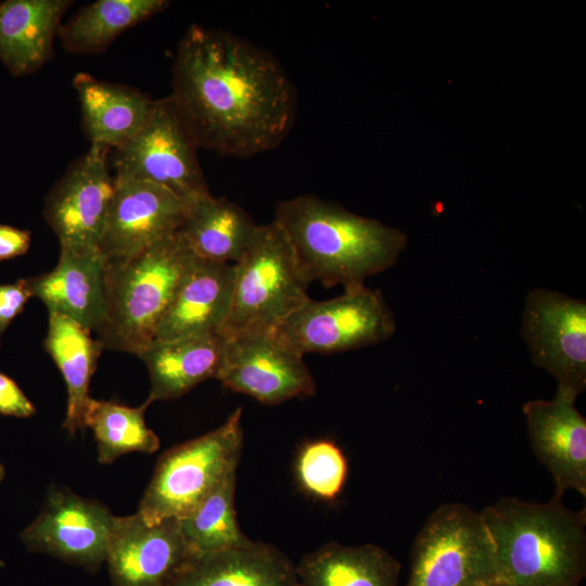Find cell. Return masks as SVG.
Returning <instances> with one entry per match:
<instances>
[{
    "mask_svg": "<svg viewBox=\"0 0 586 586\" xmlns=\"http://www.w3.org/2000/svg\"><path fill=\"white\" fill-rule=\"evenodd\" d=\"M170 98L199 148L238 157L278 146L295 118L293 85L271 54L198 25L178 46Z\"/></svg>",
    "mask_w": 586,
    "mask_h": 586,
    "instance_id": "cell-1",
    "label": "cell"
},
{
    "mask_svg": "<svg viewBox=\"0 0 586 586\" xmlns=\"http://www.w3.org/2000/svg\"><path fill=\"white\" fill-rule=\"evenodd\" d=\"M275 221L285 233L309 284H365L395 265L408 244L399 229L356 215L314 195L281 202Z\"/></svg>",
    "mask_w": 586,
    "mask_h": 586,
    "instance_id": "cell-2",
    "label": "cell"
},
{
    "mask_svg": "<svg viewBox=\"0 0 586 586\" xmlns=\"http://www.w3.org/2000/svg\"><path fill=\"white\" fill-rule=\"evenodd\" d=\"M505 586H581L586 572V512L562 498L505 497L481 511Z\"/></svg>",
    "mask_w": 586,
    "mask_h": 586,
    "instance_id": "cell-3",
    "label": "cell"
},
{
    "mask_svg": "<svg viewBox=\"0 0 586 586\" xmlns=\"http://www.w3.org/2000/svg\"><path fill=\"white\" fill-rule=\"evenodd\" d=\"M196 256L177 232L124 260L105 262L103 348L140 355L152 342Z\"/></svg>",
    "mask_w": 586,
    "mask_h": 586,
    "instance_id": "cell-4",
    "label": "cell"
},
{
    "mask_svg": "<svg viewBox=\"0 0 586 586\" xmlns=\"http://www.w3.org/2000/svg\"><path fill=\"white\" fill-rule=\"evenodd\" d=\"M234 265L231 304L220 331L226 339L275 332L311 298L291 244L273 220L260 225Z\"/></svg>",
    "mask_w": 586,
    "mask_h": 586,
    "instance_id": "cell-5",
    "label": "cell"
},
{
    "mask_svg": "<svg viewBox=\"0 0 586 586\" xmlns=\"http://www.w3.org/2000/svg\"><path fill=\"white\" fill-rule=\"evenodd\" d=\"M241 418L239 407L217 429L164 453L137 512L150 523L180 519L237 471L243 446Z\"/></svg>",
    "mask_w": 586,
    "mask_h": 586,
    "instance_id": "cell-6",
    "label": "cell"
},
{
    "mask_svg": "<svg viewBox=\"0 0 586 586\" xmlns=\"http://www.w3.org/2000/svg\"><path fill=\"white\" fill-rule=\"evenodd\" d=\"M495 584V548L481 512L460 502L441 505L415 538L405 586Z\"/></svg>",
    "mask_w": 586,
    "mask_h": 586,
    "instance_id": "cell-7",
    "label": "cell"
},
{
    "mask_svg": "<svg viewBox=\"0 0 586 586\" xmlns=\"http://www.w3.org/2000/svg\"><path fill=\"white\" fill-rule=\"evenodd\" d=\"M395 330V316L381 291L361 284L344 289V293L334 298L310 300L275 334L304 356L374 345L388 340Z\"/></svg>",
    "mask_w": 586,
    "mask_h": 586,
    "instance_id": "cell-8",
    "label": "cell"
},
{
    "mask_svg": "<svg viewBox=\"0 0 586 586\" xmlns=\"http://www.w3.org/2000/svg\"><path fill=\"white\" fill-rule=\"evenodd\" d=\"M198 148L170 95L154 100L141 129L114 149L115 176L149 181L193 202L209 194Z\"/></svg>",
    "mask_w": 586,
    "mask_h": 586,
    "instance_id": "cell-9",
    "label": "cell"
},
{
    "mask_svg": "<svg viewBox=\"0 0 586 586\" xmlns=\"http://www.w3.org/2000/svg\"><path fill=\"white\" fill-rule=\"evenodd\" d=\"M521 337L535 366L550 373L557 391L575 398L586 388V302L558 291L531 290Z\"/></svg>",
    "mask_w": 586,
    "mask_h": 586,
    "instance_id": "cell-10",
    "label": "cell"
},
{
    "mask_svg": "<svg viewBox=\"0 0 586 586\" xmlns=\"http://www.w3.org/2000/svg\"><path fill=\"white\" fill-rule=\"evenodd\" d=\"M116 517L101 502L53 487L35 521L21 534L30 552H40L87 571L106 560Z\"/></svg>",
    "mask_w": 586,
    "mask_h": 586,
    "instance_id": "cell-11",
    "label": "cell"
},
{
    "mask_svg": "<svg viewBox=\"0 0 586 586\" xmlns=\"http://www.w3.org/2000/svg\"><path fill=\"white\" fill-rule=\"evenodd\" d=\"M216 379L230 391L265 405L316 393V382L304 356L282 343L275 332L226 339Z\"/></svg>",
    "mask_w": 586,
    "mask_h": 586,
    "instance_id": "cell-12",
    "label": "cell"
},
{
    "mask_svg": "<svg viewBox=\"0 0 586 586\" xmlns=\"http://www.w3.org/2000/svg\"><path fill=\"white\" fill-rule=\"evenodd\" d=\"M107 152L91 144L47 195L43 216L61 246L99 249L115 192Z\"/></svg>",
    "mask_w": 586,
    "mask_h": 586,
    "instance_id": "cell-13",
    "label": "cell"
},
{
    "mask_svg": "<svg viewBox=\"0 0 586 586\" xmlns=\"http://www.w3.org/2000/svg\"><path fill=\"white\" fill-rule=\"evenodd\" d=\"M114 178L115 192L99 245L105 262L128 259L175 233L192 203L149 181Z\"/></svg>",
    "mask_w": 586,
    "mask_h": 586,
    "instance_id": "cell-14",
    "label": "cell"
},
{
    "mask_svg": "<svg viewBox=\"0 0 586 586\" xmlns=\"http://www.w3.org/2000/svg\"><path fill=\"white\" fill-rule=\"evenodd\" d=\"M189 557L178 519L116 517L106 560L113 586H165Z\"/></svg>",
    "mask_w": 586,
    "mask_h": 586,
    "instance_id": "cell-15",
    "label": "cell"
},
{
    "mask_svg": "<svg viewBox=\"0 0 586 586\" xmlns=\"http://www.w3.org/2000/svg\"><path fill=\"white\" fill-rule=\"evenodd\" d=\"M575 402L556 391L552 399L523 405L531 448L552 476L558 498L569 489L586 496V419Z\"/></svg>",
    "mask_w": 586,
    "mask_h": 586,
    "instance_id": "cell-16",
    "label": "cell"
},
{
    "mask_svg": "<svg viewBox=\"0 0 586 586\" xmlns=\"http://www.w3.org/2000/svg\"><path fill=\"white\" fill-rule=\"evenodd\" d=\"M104 270L99 249L61 246L56 266L27 282L49 314L67 317L95 333L105 310Z\"/></svg>",
    "mask_w": 586,
    "mask_h": 586,
    "instance_id": "cell-17",
    "label": "cell"
},
{
    "mask_svg": "<svg viewBox=\"0 0 586 586\" xmlns=\"http://www.w3.org/2000/svg\"><path fill=\"white\" fill-rule=\"evenodd\" d=\"M165 586H302L296 566L264 542L187 558Z\"/></svg>",
    "mask_w": 586,
    "mask_h": 586,
    "instance_id": "cell-18",
    "label": "cell"
},
{
    "mask_svg": "<svg viewBox=\"0 0 586 586\" xmlns=\"http://www.w3.org/2000/svg\"><path fill=\"white\" fill-rule=\"evenodd\" d=\"M234 265L195 257L162 318L153 342L220 333L229 314Z\"/></svg>",
    "mask_w": 586,
    "mask_h": 586,
    "instance_id": "cell-19",
    "label": "cell"
},
{
    "mask_svg": "<svg viewBox=\"0 0 586 586\" xmlns=\"http://www.w3.org/2000/svg\"><path fill=\"white\" fill-rule=\"evenodd\" d=\"M226 337L220 333L196 334L152 342L140 357L151 381L148 399L181 397L201 382L217 377L222 364Z\"/></svg>",
    "mask_w": 586,
    "mask_h": 586,
    "instance_id": "cell-20",
    "label": "cell"
},
{
    "mask_svg": "<svg viewBox=\"0 0 586 586\" xmlns=\"http://www.w3.org/2000/svg\"><path fill=\"white\" fill-rule=\"evenodd\" d=\"M69 0L0 3V60L14 76L29 75L52 56L53 40Z\"/></svg>",
    "mask_w": 586,
    "mask_h": 586,
    "instance_id": "cell-21",
    "label": "cell"
},
{
    "mask_svg": "<svg viewBox=\"0 0 586 586\" xmlns=\"http://www.w3.org/2000/svg\"><path fill=\"white\" fill-rule=\"evenodd\" d=\"M84 129L91 144L116 149L133 137L146 122L154 100L117 84L99 80L87 73L73 79Z\"/></svg>",
    "mask_w": 586,
    "mask_h": 586,
    "instance_id": "cell-22",
    "label": "cell"
},
{
    "mask_svg": "<svg viewBox=\"0 0 586 586\" xmlns=\"http://www.w3.org/2000/svg\"><path fill=\"white\" fill-rule=\"evenodd\" d=\"M258 226L243 208L209 193L191 203L176 232L198 258L235 264Z\"/></svg>",
    "mask_w": 586,
    "mask_h": 586,
    "instance_id": "cell-23",
    "label": "cell"
},
{
    "mask_svg": "<svg viewBox=\"0 0 586 586\" xmlns=\"http://www.w3.org/2000/svg\"><path fill=\"white\" fill-rule=\"evenodd\" d=\"M295 566L302 586H397L402 565L378 545L329 543Z\"/></svg>",
    "mask_w": 586,
    "mask_h": 586,
    "instance_id": "cell-24",
    "label": "cell"
},
{
    "mask_svg": "<svg viewBox=\"0 0 586 586\" xmlns=\"http://www.w3.org/2000/svg\"><path fill=\"white\" fill-rule=\"evenodd\" d=\"M43 346L66 384L67 405L63 428L73 435L86 429L85 415L91 399L89 386L104 348L91 336L90 330L67 317L51 313Z\"/></svg>",
    "mask_w": 586,
    "mask_h": 586,
    "instance_id": "cell-25",
    "label": "cell"
},
{
    "mask_svg": "<svg viewBox=\"0 0 586 586\" xmlns=\"http://www.w3.org/2000/svg\"><path fill=\"white\" fill-rule=\"evenodd\" d=\"M168 4L165 0H98L61 25L58 37L67 52L98 54L122 33L162 12Z\"/></svg>",
    "mask_w": 586,
    "mask_h": 586,
    "instance_id": "cell-26",
    "label": "cell"
},
{
    "mask_svg": "<svg viewBox=\"0 0 586 586\" xmlns=\"http://www.w3.org/2000/svg\"><path fill=\"white\" fill-rule=\"evenodd\" d=\"M237 471L221 479L186 515L178 519L189 556L246 544L235 513Z\"/></svg>",
    "mask_w": 586,
    "mask_h": 586,
    "instance_id": "cell-27",
    "label": "cell"
},
{
    "mask_svg": "<svg viewBox=\"0 0 586 586\" xmlns=\"http://www.w3.org/2000/svg\"><path fill=\"white\" fill-rule=\"evenodd\" d=\"M151 400L138 407L91 398L85 426L93 432L101 463L113 462L129 453L152 454L160 447L157 435L146 426L144 413Z\"/></svg>",
    "mask_w": 586,
    "mask_h": 586,
    "instance_id": "cell-28",
    "label": "cell"
},
{
    "mask_svg": "<svg viewBox=\"0 0 586 586\" xmlns=\"http://www.w3.org/2000/svg\"><path fill=\"white\" fill-rule=\"evenodd\" d=\"M294 474L305 494L323 502H334L345 487L348 460L335 442L328 438L311 440L298 448Z\"/></svg>",
    "mask_w": 586,
    "mask_h": 586,
    "instance_id": "cell-29",
    "label": "cell"
},
{
    "mask_svg": "<svg viewBox=\"0 0 586 586\" xmlns=\"http://www.w3.org/2000/svg\"><path fill=\"white\" fill-rule=\"evenodd\" d=\"M33 297L27 279L0 284V344L1 336L13 319L18 316L27 301Z\"/></svg>",
    "mask_w": 586,
    "mask_h": 586,
    "instance_id": "cell-30",
    "label": "cell"
},
{
    "mask_svg": "<svg viewBox=\"0 0 586 586\" xmlns=\"http://www.w3.org/2000/svg\"><path fill=\"white\" fill-rule=\"evenodd\" d=\"M36 413L34 404L28 399L17 383L0 372V415L16 418H29Z\"/></svg>",
    "mask_w": 586,
    "mask_h": 586,
    "instance_id": "cell-31",
    "label": "cell"
},
{
    "mask_svg": "<svg viewBox=\"0 0 586 586\" xmlns=\"http://www.w3.org/2000/svg\"><path fill=\"white\" fill-rule=\"evenodd\" d=\"M30 242L28 230L0 224V262L26 254Z\"/></svg>",
    "mask_w": 586,
    "mask_h": 586,
    "instance_id": "cell-32",
    "label": "cell"
},
{
    "mask_svg": "<svg viewBox=\"0 0 586 586\" xmlns=\"http://www.w3.org/2000/svg\"><path fill=\"white\" fill-rule=\"evenodd\" d=\"M4 475H5V469H4V466L0 463V483H1L2 480L4 479Z\"/></svg>",
    "mask_w": 586,
    "mask_h": 586,
    "instance_id": "cell-33",
    "label": "cell"
},
{
    "mask_svg": "<svg viewBox=\"0 0 586 586\" xmlns=\"http://www.w3.org/2000/svg\"><path fill=\"white\" fill-rule=\"evenodd\" d=\"M494 586H505V585H501V584H495Z\"/></svg>",
    "mask_w": 586,
    "mask_h": 586,
    "instance_id": "cell-34",
    "label": "cell"
}]
</instances>
